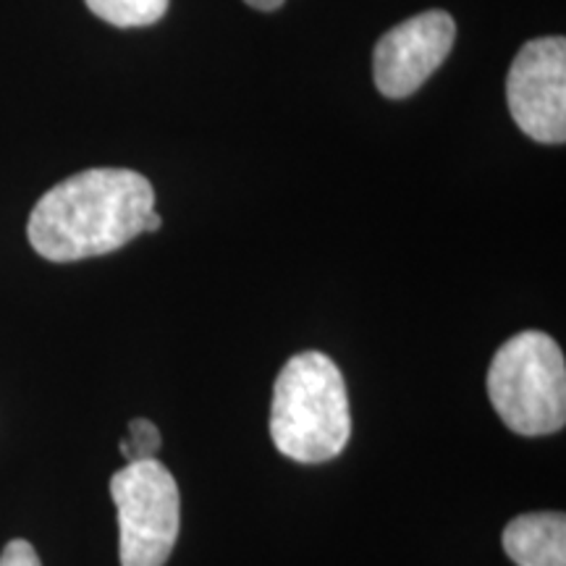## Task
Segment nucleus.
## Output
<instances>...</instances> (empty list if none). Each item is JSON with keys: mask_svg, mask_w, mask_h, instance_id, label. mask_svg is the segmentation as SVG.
Returning <instances> with one entry per match:
<instances>
[{"mask_svg": "<svg viewBox=\"0 0 566 566\" xmlns=\"http://www.w3.org/2000/svg\"><path fill=\"white\" fill-rule=\"evenodd\" d=\"M155 210L153 184L129 168H90L61 181L34 205L30 244L53 263L101 258L145 231Z\"/></svg>", "mask_w": 566, "mask_h": 566, "instance_id": "obj_1", "label": "nucleus"}, {"mask_svg": "<svg viewBox=\"0 0 566 566\" xmlns=\"http://www.w3.org/2000/svg\"><path fill=\"white\" fill-rule=\"evenodd\" d=\"M352 436L344 375L321 352H302L275 378L271 438L283 457L302 464L336 459Z\"/></svg>", "mask_w": 566, "mask_h": 566, "instance_id": "obj_2", "label": "nucleus"}, {"mask_svg": "<svg viewBox=\"0 0 566 566\" xmlns=\"http://www.w3.org/2000/svg\"><path fill=\"white\" fill-rule=\"evenodd\" d=\"M488 396L514 433H558L566 422V363L562 346L541 331L516 334L495 352Z\"/></svg>", "mask_w": 566, "mask_h": 566, "instance_id": "obj_3", "label": "nucleus"}, {"mask_svg": "<svg viewBox=\"0 0 566 566\" xmlns=\"http://www.w3.org/2000/svg\"><path fill=\"white\" fill-rule=\"evenodd\" d=\"M122 566H163L181 527L179 485L158 459L129 462L111 478Z\"/></svg>", "mask_w": 566, "mask_h": 566, "instance_id": "obj_4", "label": "nucleus"}, {"mask_svg": "<svg viewBox=\"0 0 566 566\" xmlns=\"http://www.w3.org/2000/svg\"><path fill=\"white\" fill-rule=\"evenodd\" d=\"M506 101L514 124L530 139L562 145L566 139V42L530 40L509 69Z\"/></svg>", "mask_w": 566, "mask_h": 566, "instance_id": "obj_5", "label": "nucleus"}, {"mask_svg": "<svg viewBox=\"0 0 566 566\" xmlns=\"http://www.w3.org/2000/svg\"><path fill=\"white\" fill-rule=\"evenodd\" d=\"M454 38L457 24L446 11L417 13L386 32L373 53V76L380 95L401 101L420 90L451 53Z\"/></svg>", "mask_w": 566, "mask_h": 566, "instance_id": "obj_6", "label": "nucleus"}, {"mask_svg": "<svg viewBox=\"0 0 566 566\" xmlns=\"http://www.w3.org/2000/svg\"><path fill=\"white\" fill-rule=\"evenodd\" d=\"M504 551L516 566H566V516L522 514L504 530Z\"/></svg>", "mask_w": 566, "mask_h": 566, "instance_id": "obj_7", "label": "nucleus"}, {"mask_svg": "<svg viewBox=\"0 0 566 566\" xmlns=\"http://www.w3.org/2000/svg\"><path fill=\"white\" fill-rule=\"evenodd\" d=\"M97 19L113 27H150L166 17L171 0H84Z\"/></svg>", "mask_w": 566, "mask_h": 566, "instance_id": "obj_8", "label": "nucleus"}, {"mask_svg": "<svg viewBox=\"0 0 566 566\" xmlns=\"http://www.w3.org/2000/svg\"><path fill=\"white\" fill-rule=\"evenodd\" d=\"M160 451V430L145 417L129 422V436L122 441V454L126 462H142V459H155Z\"/></svg>", "mask_w": 566, "mask_h": 566, "instance_id": "obj_9", "label": "nucleus"}, {"mask_svg": "<svg viewBox=\"0 0 566 566\" xmlns=\"http://www.w3.org/2000/svg\"><path fill=\"white\" fill-rule=\"evenodd\" d=\"M0 566H42L38 551L27 541H11L0 554Z\"/></svg>", "mask_w": 566, "mask_h": 566, "instance_id": "obj_10", "label": "nucleus"}, {"mask_svg": "<svg viewBox=\"0 0 566 566\" xmlns=\"http://www.w3.org/2000/svg\"><path fill=\"white\" fill-rule=\"evenodd\" d=\"M244 3L252 6V9H258V11H275V9H281L283 0H244Z\"/></svg>", "mask_w": 566, "mask_h": 566, "instance_id": "obj_11", "label": "nucleus"}, {"mask_svg": "<svg viewBox=\"0 0 566 566\" xmlns=\"http://www.w3.org/2000/svg\"><path fill=\"white\" fill-rule=\"evenodd\" d=\"M160 226H163V221H160V216H158V212H155V210H153V212H150V216H147V218H145V231H150V233H153V231H158V229H160Z\"/></svg>", "mask_w": 566, "mask_h": 566, "instance_id": "obj_12", "label": "nucleus"}]
</instances>
